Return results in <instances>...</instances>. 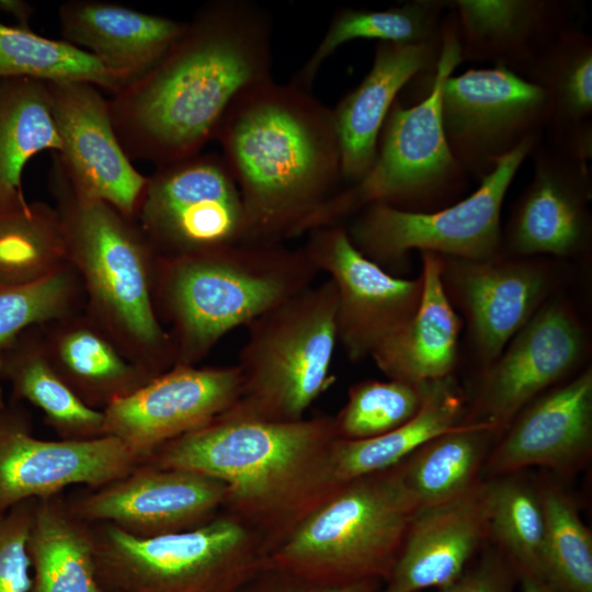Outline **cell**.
I'll return each instance as SVG.
<instances>
[{
	"label": "cell",
	"instance_id": "obj_1",
	"mask_svg": "<svg viewBox=\"0 0 592 592\" xmlns=\"http://www.w3.org/2000/svg\"><path fill=\"white\" fill-rule=\"evenodd\" d=\"M272 21L248 0L202 5L166 55L109 100L128 158L170 164L201 152L244 90L269 81Z\"/></svg>",
	"mask_w": 592,
	"mask_h": 592
},
{
	"label": "cell",
	"instance_id": "obj_2",
	"mask_svg": "<svg viewBox=\"0 0 592 592\" xmlns=\"http://www.w3.org/2000/svg\"><path fill=\"white\" fill-rule=\"evenodd\" d=\"M338 437L333 419L273 421L230 409L163 444L145 463L223 482V511L253 530L270 553L338 487L330 465Z\"/></svg>",
	"mask_w": 592,
	"mask_h": 592
},
{
	"label": "cell",
	"instance_id": "obj_3",
	"mask_svg": "<svg viewBox=\"0 0 592 592\" xmlns=\"http://www.w3.org/2000/svg\"><path fill=\"white\" fill-rule=\"evenodd\" d=\"M214 139L240 187L246 235L294 231L342 179L333 110L292 82L241 92Z\"/></svg>",
	"mask_w": 592,
	"mask_h": 592
},
{
	"label": "cell",
	"instance_id": "obj_4",
	"mask_svg": "<svg viewBox=\"0 0 592 592\" xmlns=\"http://www.w3.org/2000/svg\"><path fill=\"white\" fill-rule=\"evenodd\" d=\"M48 189L60 217L67 259L86 308L123 352L151 375L166 371L171 348L155 306L157 254L134 218L86 192L53 152Z\"/></svg>",
	"mask_w": 592,
	"mask_h": 592
},
{
	"label": "cell",
	"instance_id": "obj_5",
	"mask_svg": "<svg viewBox=\"0 0 592 592\" xmlns=\"http://www.w3.org/2000/svg\"><path fill=\"white\" fill-rule=\"evenodd\" d=\"M415 512L395 467L350 480L270 550L265 568L328 584L384 583Z\"/></svg>",
	"mask_w": 592,
	"mask_h": 592
},
{
	"label": "cell",
	"instance_id": "obj_6",
	"mask_svg": "<svg viewBox=\"0 0 592 592\" xmlns=\"http://www.w3.org/2000/svg\"><path fill=\"white\" fill-rule=\"evenodd\" d=\"M441 53L433 82L422 100L392 104L382 127L374 162L363 179L328 198L295 229L334 221L372 204L432 212L463 198L469 177L452 155L441 122L446 78L463 61L453 13L442 23Z\"/></svg>",
	"mask_w": 592,
	"mask_h": 592
},
{
	"label": "cell",
	"instance_id": "obj_7",
	"mask_svg": "<svg viewBox=\"0 0 592 592\" xmlns=\"http://www.w3.org/2000/svg\"><path fill=\"white\" fill-rule=\"evenodd\" d=\"M91 525L105 592H237L269 555L253 530L224 511L196 528L149 538Z\"/></svg>",
	"mask_w": 592,
	"mask_h": 592
},
{
	"label": "cell",
	"instance_id": "obj_8",
	"mask_svg": "<svg viewBox=\"0 0 592 592\" xmlns=\"http://www.w3.org/2000/svg\"><path fill=\"white\" fill-rule=\"evenodd\" d=\"M543 135L525 139L499 161L470 195L432 212L383 204L362 208L348 235L376 261L401 263L412 250L465 260H488L501 251V210L514 177Z\"/></svg>",
	"mask_w": 592,
	"mask_h": 592
},
{
	"label": "cell",
	"instance_id": "obj_9",
	"mask_svg": "<svg viewBox=\"0 0 592 592\" xmlns=\"http://www.w3.org/2000/svg\"><path fill=\"white\" fill-rule=\"evenodd\" d=\"M134 219L157 257L166 259L218 251L246 235L238 185L215 152L157 167Z\"/></svg>",
	"mask_w": 592,
	"mask_h": 592
},
{
	"label": "cell",
	"instance_id": "obj_10",
	"mask_svg": "<svg viewBox=\"0 0 592 592\" xmlns=\"http://www.w3.org/2000/svg\"><path fill=\"white\" fill-rule=\"evenodd\" d=\"M441 122L452 155L479 183L525 139L544 135L547 101L504 67L470 68L444 81Z\"/></svg>",
	"mask_w": 592,
	"mask_h": 592
},
{
	"label": "cell",
	"instance_id": "obj_11",
	"mask_svg": "<svg viewBox=\"0 0 592 592\" xmlns=\"http://www.w3.org/2000/svg\"><path fill=\"white\" fill-rule=\"evenodd\" d=\"M225 249L157 258L153 298L174 323L177 364L190 365L221 334L265 311L282 295L277 280L232 269Z\"/></svg>",
	"mask_w": 592,
	"mask_h": 592
},
{
	"label": "cell",
	"instance_id": "obj_12",
	"mask_svg": "<svg viewBox=\"0 0 592 592\" xmlns=\"http://www.w3.org/2000/svg\"><path fill=\"white\" fill-rule=\"evenodd\" d=\"M585 345L584 330L570 306L546 301L481 368L464 422L489 424L501 436L525 406L577 368Z\"/></svg>",
	"mask_w": 592,
	"mask_h": 592
},
{
	"label": "cell",
	"instance_id": "obj_13",
	"mask_svg": "<svg viewBox=\"0 0 592 592\" xmlns=\"http://www.w3.org/2000/svg\"><path fill=\"white\" fill-rule=\"evenodd\" d=\"M138 464V457L114 436L83 441L34 436L30 413L19 402H5L0 387V515L71 486L101 487Z\"/></svg>",
	"mask_w": 592,
	"mask_h": 592
},
{
	"label": "cell",
	"instance_id": "obj_14",
	"mask_svg": "<svg viewBox=\"0 0 592 592\" xmlns=\"http://www.w3.org/2000/svg\"><path fill=\"white\" fill-rule=\"evenodd\" d=\"M70 511L90 524H111L149 538L196 528L218 515L226 487L190 470L138 464L127 475L65 496Z\"/></svg>",
	"mask_w": 592,
	"mask_h": 592
},
{
	"label": "cell",
	"instance_id": "obj_15",
	"mask_svg": "<svg viewBox=\"0 0 592 592\" xmlns=\"http://www.w3.org/2000/svg\"><path fill=\"white\" fill-rule=\"evenodd\" d=\"M533 174L502 229L501 254L570 258L592 237L589 160L542 138L530 155Z\"/></svg>",
	"mask_w": 592,
	"mask_h": 592
},
{
	"label": "cell",
	"instance_id": "obj_16",
	"mask_svg": "<svg viewBox=\"0 0 592 592\" xmlns=\"http://www.w3.org/2000/svg\"><path fill=\"white\" fill-rule=\"evenodd\" d=\"M441 258L445 293L467 326L482 368L547 301L554 284L549 265L501 253L480 261Z\"/></svg>",
	"mask_w": 592,
	"mask_h": 592
},
{
	"label": "cell",
	"instance_id": "obj_17",
	"mask_svg": "<svg viewBox=\"0 0 592 592\" xmlns=\"http://www.w3.org/2000/svg\"><path fill=\"white\" fill-rule=\"evenodd\" d=\"M241 388L238 369L175 364L102 410L104 432L143 463L163 444L229 411Z\"/></svg>",
	"mask_w": 592,
	"mask_h": 592
},
{
	"label": "cell",
	"instance_id": "obj_18",
	"mask_svg": "<svg viewBox=\"0 0 592 592\" xmlns=\"http://www.w3.org/2000/svg\"><path fill=\"white\" fill-rule=\"evenodd\" d=\"M338 291L301 314L274 338L248 377L232 407L273 421H296L332 384L329 375L338 330Z\"/></svg>",
	"mask_w": 592,
	"mask_h": 592
},
{
	"label": "cell",
	"instance_id": "obj_19",
	"mask_svg": "<svg viewBox=\"0 0 592 592\" xmlns=\"http://www.w3.org/2000/svg\"><path fill=\"white\" fill-rule=\"evenodd\" d=\"M61 140L58 152L71 178L89 194L134 218L147 182L114 129L109 100L86 81H47Z\"/></svg>",
	"mask_w": 592,
	"mask_h": 592
},
{
	"label": "cell",
	"instance_id": "obj_20",
	"mask_svg": "<svg viewBox=\"0 0 592 592\" xmlns=\"http://www.w3.org/2000/svg\"><path fill=\"white\" fill-rule=\"evenodd\" d=\"M592 449V369L525 406L492 446L482 468L494 478L530 467L559 474L584 464Z\"/></svg>",
	"mask_w": 592,
	"mask_h": 592
},
{
	"label": "cell",
	"instance_id": "obj_21",
	"mask_svg": "<svg viewBox=\"0 0 592 592\" xmlns=\"http://www.w3.org/2000/svg\"><path fill=\"white\" fill-rule=\"evenodd\" d=\"M337 281L338 326L353 356L374 352L415 312L421 276L399 278L364 255L341 226L320 231L312 241Z\"/></svg>",
	"mask_w": 592,
	"mask_h": 592
},
{
	"label": "cell",
	"instance_id": "obj_22",
	"mask_svg": "<svg viewBox=\"0 0 592 592\" xmlns=\"http://www.w3.org/2000/svg\"><path fill=\"white\" fill-rule=\"evenodd\" d=\"M489 539V485L418 510L380 592H422L455 581Z\"/></svg>",
	"mask_w": 592,
	"mask_h": 592
},
{
	"label": "cell",
	"instance_id": "obj_23",
	"mask_svg": "<svg viewBox=\"0 0 592 592\" xmlns=\"http://www.w3.org/2000/svg\"><path fill=\"white\" fill-rule=\"evenodd\" d=\"M462 61L490 62L526 79L556 42L573 25L572 4L561 0H454Z\"/></svg>",
	"mask_w": 592,
	"mask_h": 592
},
{
	"label": "cell",
	"instance_id": "obj_24",
	"mask_svg": "<svg viewBox=\"0 0 592 592\" xmlns=\"http://www.w3.org/2000/svg\"><path fill=\"white\" fill-rule=\"evenodd\" d=\"M441 37L420 44L376 43L369 71L332 109L343 180L354 184L371 169L384 122L403 87L420 75L433 81Z\"/></svg>",
	"mask_w": 592,
	"mask_h": 592
},
{
	"label": "cell",
	"instance_id": "obj_25",
	"mask_svg": "<svg viewBox=\"0 0 592 592\" xmlns=\"http://www.w3.org/2000/svg\"><path fill=\"white\" fill-rule=\"evenodd\" d=\"M58 20L64 41L94 56L124 86L149 71L186 25L100 0L65 1L58 9Z\"/></svg>",
	"mask_w": 592,
	"mask_h": 592
},
{
	"label": "cell",
	"instance_id": "obj_26",
	"mask_svg": "<svg viewBox=\"0 0 592 592\" xmlns=\"http://www.w3.org/2000/svg\"><path fill=\"white\" fill-rule=\"evenodd\" d=\"M39 328L53 368L91 408L104 410L155 377L133 362L84 309Z\"/></svg>",
	"mask_w": 592,
	"mask_h": 592
},
{
	"label": "cell",
	"instance_id": "obj_27",
	"mask_svg": "<svg viewBox=\"0 0 592 592\" xmlns=\"http://www.w3.org/2000/svg\"><path fill=\"white\" fill-rule=\"evenodd\" d=\"M421 261L422 293L415 312L373 352L390 379L411 384L453 375L464 325L445 293L441 255L421 252Z\"/></svg>",
	"mask_w": 592,
	"mask_h": 592
},
{
	"label": "cell",
	"instance_id": "obj_28",
	"mask_svg": "<svg viewBox=\"0 0 592 592\" xmlns=\"http://www.w3.org/2000/svg\"><path fill=\"white\" fill-rule=\"evenodd\" d=\"M547 101L543 138L587 160L592 157V39L574 24L526 77Z\"/></svg>",
	"mask_w": 592,
	"mask_h": 592
},
{
	"label": "cell",
	"instance_id": "obj_29",
	"mask_svg": "<svg viewBox=\"0 0 592 592\" xmlns=\"http://www.w3.org/2000/svg\"><path fill=\"white\" fill-rule=\"evenodd\" d=\"M466 410L467 398L453 375L426 382L419 412L403 425L369 439L334 441L335 486L397 466L429 440L463 424Z\"/></svg>",
	"mask_w": 592,
	"mask_h": 592
},
{
	"label": "cell",
	"instance_id": "obj_30",
	"mask_svg": "<svg viewBox=\"0 0 592 592\" xmlns=\"http://www.w3.org/2000/svg\"><path fill=\"white\" fill-rule=\"evenodd\" d=\"M39 326L24 330L0 353V380L10 385L11 401L38 408L60 440L106 436L103 411L86 405L53 368Z\"/></svg>",
	"mask_w": 592,
	"mask_h": 592
},
{
	"label": "cell",
	"instance_id": "obj_31",
	"mask_svg": "<svg viewBox=\"0 0 592 592\" xmlns=\"http://www.w3.org/2000/svg\"><path fill=\"white\" fill-rule=\"evenodd\" d=\"M94 551L92 525L70 511L62 493L35 501L27 539L30 592H105Z\"/></svg>",
	"mask_w": 592,
	"mask_h": 592
},
{
	"label": "cell",
	"instance_id": "obj_32",
	"mask_svg": "<svg viewBox=\"0 0 592 592\" xmlns=\"http://www.w3.org/2000/svg\"><path fill=\"white\" fill-rule=\"evenodd\" d=\"M43 150H61L47 81L0 79V213L29 204L22 173L26 162Z\"/></svg>",
	"mask_w": 592,
	"mask_h": 592
},
{
	"label": "cell",
	"instance_id": "obj_33",
	"mask_svg": "<svg viewBox=\"0 0 592 592\" xmlns=\"http://www.w3.org/2000/svg\"><path fill=\"white\" fill-rule=\"evenodd\" d=\"M500 435L486 423H463L417 448L395 466L417 511L456 498L481 480Z\"/></svg>",
	"mask_w": 592,
	"mask_h": 592
},
{
	"label": "cell",
	"instance_id": "obj_34",
	"mask_svg": "<svg viewBox=\"0 0 592 592\" xmlns=\"http://www.w3.org/2000/svg\"><path fill=\"white\" fill-rule=\"evenodd\" d=\"M443 0H410L385 10L340 8L307 61L292 83L309 90L326 59L340 46L355 39H376L395 44H420L441 37Z\"/></svg>",
	"mask_w": 592,
	"mask_h": 592
},
{
	"label": "cell",
	"instance_id": "obj_35",
	"mask_svg": "<svg viewBox=\"0 0 592 592\" xmlns=\"http://www.w3.org/2000/svg\"><path fill=\"white\" fill-rule=\"evenodd\" d=\"M489 539L517 576L544 579L545 516L535 483L516 474L490 478Z\"/></svg>",
	"mask_w": 592,
	"mask_h": 592
},
{
	"label": "cell",
	"instance_id": "obj_36",
	"mask_svg": "<svg viewBox=\"0 0 592 592\" xmlns=\"http://www.w3.org/2000/svg\"><path fill=\"white\" fill-rule=\"evenodd\" d=\"M68 263L62 224L55 207L29 202L0 213V284L22 286Z\"/></svg>",
	"mask_w": 592,
	"mask_h": 592
},
{
	"label": "cell",
	"instance_id": "obj_37",
	"mask_svg": "<svg viewBox=\"0 0 592 592\" xmlns=\"http://www.w3.org/2000/svg\"><path fill=\"white\" fill-rule=\"evenodd\" d=\"M31 77L45 81H86L115 93L123 80L91 54L30 29L0 23V79Z\"/></svg>",
	"mask_w": 592,
	"mask_h": 592
},
{
	"label": "cell",
	"instance_id": "obj_38",
	"mask_svg": "<svg viewBox=\"0 0 592 592\" xmlns=\"http://www.w3.org/2000/svg\"><path fill=\"white\" fill-rule=\"evenodd\" d=\"M545 516L544 580L566 592H592V535L557 483L537 485Z\"/></svg>",
	"mask_w": 592,
	"mask_h": 592
},
{
	"label": "cell",
	"instance_id": "obj_39",
	"mask_svg": "<svg viewBox=\"0 0 592 592\" xmlns=\"http://www.w3.org/2000/svg\"><path fill=\"white\" fill-rule=\"evenodd\" d=\"M84 308L83 286L69 262L32 284H0V353L24 330Z\"/></svg>",
	"mask_w": 592,
	"mask_h": 592
},
{
	"label": "cell",
	"instance_id": "obj_40",
	"mask_svg": "<svg viewBox=\"0 0 592 592\" xmlns=\"http://www.w3.org/2000/svg\"><path fill=\"white\" fill-rule=\"evenodd\" d=\"M425 383L366 380L354 385L334 420L340 439L382 435L410 421L420 410Z\"/></svg>",
	"mask_w": 592,
	"mask_h": 592
},
{
	"label": "cell",
	"instance_id": "obj_41",
	"mask_svg": "<svg viewBox=\"0 0 592 592\" xmlns=\"http://www.w3.org/2000/svg\"><path fill=\"white\" fill-rule=\"evenodd\" d=\"M35 501H23L0 515V592L31 590L32 569L27 539Z\"/></svg>",
	"mask_w": 592,
	"mask_h": 592
},
{
	"label": "cell",
	"instance_id": "obj_42",
	"mask_svg": "<svg viewBox=\"0 0 592 592\" xmlns=\"http://www.w3.org/2000/svg\"><path fill=\"white\" fill-rule=\"evenodd\" d=\"M519 576L497 549H485L455 581L436 592H514Z\"/></svg>",
	"mask_w": 592,
	"mask_h": 592
},
{
	"label": "cell",
	"instance_id": "obj_43",
	"mask_svg": "<svg viewBox=\"0 0 592 592\" xmlns=\"http://www.w3.org/2000/svg\"><path fill=\"white\" fill-rule=\"evenodd\" d=\"M379 580H363L344 584L310 581L286 572L265 568L237 592H377Z\"/></svg>",
	"mask_w": 592,
	"mask_h": 592
},
{
	"label": "cell",
	"instance_id": "obj_44",
	"mask_svg": "<svg viewBox=\"0 0 592 592\" xmlns=\"http://www.w3.org/2000/svg\"><path fill=\"white\" fill-rule=\"evenodd\" d=\"M0 11L12 15L20 22V26L30 29L29 22L33 14L30 3L22 0H0Z\"/></svg>",
	"mask_w": 592,
	"mask_h": 592
},
{
	"label": "cell",
	"instance_id": "obj_45",
	"mask_svg": "<svg viewBox=\"0 0 592 592\" xmlns=\"http://www.w3.org/2000/svg\"><path fill=\"white\" fill-rule=\"evenodd\" d=\"M519 583L521 592H566L542 578L530 574L520 576Z\"/></svg>",
	"mask_w": 592,
	"mask_h": 592
},
{
	"label": "cell",
	"instance_id": "obj_46",
	"mask_svg": "<svg viewBox=\"0 0 592 592\" xmlns=\"http://www.w3.org/2000/svg\"><path fill=\"white\" fill-rule=\"evenodd\" d=\"M379 590H380V589H379ZM379 590H378L377 592H380Z\"/></svg>",
	"mask_w": 592,
	"mask_h": 592
}]
</instances>
